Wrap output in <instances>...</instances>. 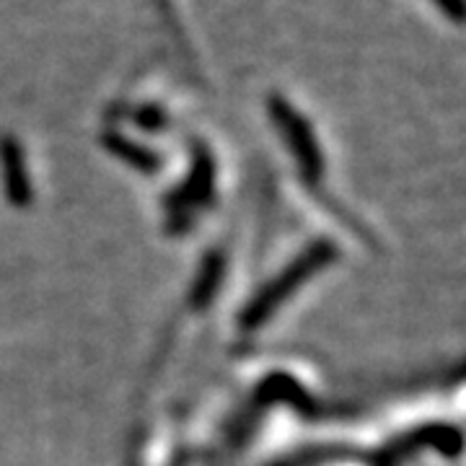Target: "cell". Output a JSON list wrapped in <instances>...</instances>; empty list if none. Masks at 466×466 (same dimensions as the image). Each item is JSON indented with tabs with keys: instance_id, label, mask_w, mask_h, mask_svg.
I'll list each match as a JSON object with an SVG mask.
<instances>
[{
	"instance_id": "cell-1",
	"label": "cell",
	"mask_w": 466,
	"mask_h": 466,
	"mask_svg": "<svg viewBox=\"0 0 466 466\" xmlns=\"http://www.w3.org/2000/svg\"><path fill=\"white\" fill-rule=\"evenodd\" d=\"M438 3H441L453 18L461 16V0H438Z\"/></svg>"
}]
</instances>
